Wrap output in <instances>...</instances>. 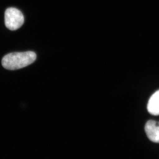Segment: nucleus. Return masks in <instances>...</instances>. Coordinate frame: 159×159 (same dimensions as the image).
Here are the masks:
<instances>
[{
	"label": "nucleus",
	"instance_id": "20e7f679",
	"mask_svg": "<svg viewBox=\"0 0 159 159\" xmlns=\"http://www.w3.org/2000/svg\"><path fill=\"white\" fill-rule=\"evenodd\" d=\"M147 110L152 115H159V90L155 92L149 100Z\"/></svg>",
	"mask_w": 159,
	"mask_h": 159
},
{
	"label": "nucleus",
	"instance_id": "f03ea898",
	"mask_svg": "<svg viewBox=\"0 0 159 159\" xmlns=\"http://www.w3.org/2000/svg\"><path fill=\"white\" fill-rule=\"evenodd\" d=\"M25 18L21 11L15 8H8L5 12V24L11 31L18 30L23 25Z\"/></svg>",
	"mask_w": 159,
	"mask_h": 159
},
{
	"label": "nucleus",
	"instance_id": "f257e3e1",
	"mask_svg": "<svg viewBox=\"0 0 159 159\" xmlns=\"http://www.w3.org/2000/svg\"><path fill=\"white\" fill-rule=\"evenodd\" d=\"M36 59L35 53L33 51L14 52L3 57L2 64L8 70H17L29 66Z\"/></svg>",
	"mask_w": 159,
	"mask_h": 159
},
{
	"label": "nucleus",
	"instance_id": "7ed1b4c3",
	"mask_svg": "<svg viewBox=\"0 0 159 159\" xmlns=\"http://www.w3.org/2000/svg\"><path fill=\"white\" fill-rule=\"evenodd\" d=\"M145 130L150 141L159 143V122L153 120L148 121L146 124Z\"/></svg>",
	"mask_w": 159,
	"mask_h": 159
}]
</instances>
